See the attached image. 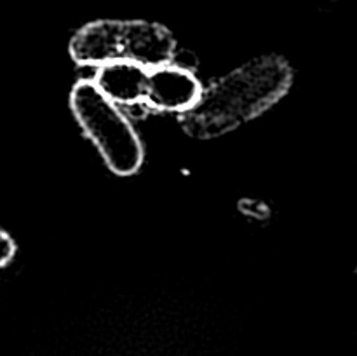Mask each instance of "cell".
Returning <instances> with one entry per match:
<instances>
[{
  "instance_id": "cell-1",
  "label": "cell",
  "mask_w": 357,
  "mask_h": 356,
  "mask_svg": "<svg viewBox=\"0 0 357 356\" xmlns=\"http://www.w3.org/2000/svg\"><path fill=\"white\" fill-rule=\"evenodd\" d=\"M291 84L293 70L282 56H260L202 87L180 126L190 138H220L267 112Z\"/></svg>"
},
{
  "instance_id": "cell-2",
  "label": "cell",
  "mask_w": 357,
  "mask_h": 356,
  "mask_svg": "<svg viewBox=\"0 0 357 356\" xmlns=\"http://www.w3.org/2000/svg\"><path fill=\"white\" fill-rule=\"evenodd\" d=\"M174 51L176 40L166 27L142 20L93 21L70 40V56L82 66L131 61L153 68L171 63Z\"/></svg>"
},
{
  "instance_id": "cell-3",
  "label": "cell",
  "mask_w": 357,
  "mask_h": 356,
  "mask_svg": "<svg viewBox=\"0 0 357 356\" xmlns=\"http://www.w3.org/2000/svg\"><path fill=\"white\" fill-rule=\"evenodd\" d=\"M70 107L80 128L119 177H131L143 164V143L117 103L108 100L89 79H82L70 93Z\"/></svg>"
},
{
  "instance_id": "cell-4",
  "label": "cell",
  "mask_w": 357,
  "mask_h": 356,
  "mask_svg": "<svg viewBox=\"0 0 357 356\" xmlns=\"http://www.w3.org/2000/svg\"><path fill=\"white\" fill-rule=\"evenodd\" d=\"M202 86L197 77L171 63L149 68L143 101L160 112H187L197 101Z\"/></svg>"
},
{
  "instance_id": "cell-5",
  "label": "cell",
  "mask_w": 357,
  "mask_h": 356,
  "mask_svg": "<svg viewBox=\"0 0 357 356\" xmlns=\"http://www.w3.org/2000/svg\"><path fill=\"white\" fill-rule=\"evenodd\" d=\"M149 68L131 61H114L98 66L93 82L114 103L132 105L143 101Z\"/></svg>"
},
{
  "instance_id": "cell-6",
  "label": "cell",
  "mask_w": 357,
  "mask_h": 356,
  "mask_svg": "<svg viewBox=\"0 0 357 356\" xmlns=\"http://www.w3.org/2000/svg\"><path fill=\"white\" fill-rule=\"evenodd\" d=\"M16 255V243L7 232L0 230V269L6 267Z\"/></svg>"
}]
</instances>
